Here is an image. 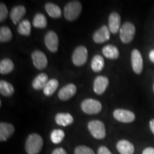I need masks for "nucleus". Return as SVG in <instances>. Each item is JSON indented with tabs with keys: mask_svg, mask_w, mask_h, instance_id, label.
I'll return each instance as SVG.
<instances>
[{
	"mask_svg": "<svg viewBox=\"0 0 154 154\" xmlns=\"http://www.w3.org/2000/svg\"><path fill=\"white\" fill-rule=\"evenodd\" d=\"M76 92V86L74 84H69L60 89L58 96L61 101H67L75 95Z\"/></svg>",
	"mask_w": 154,
	"mask_h": 154,
	"instance_id": "nucleus-13",
	"label": "nucleus"
},
{
	"mask_svg": "<svg viewBox=\"0 0 154 154\" xmlns=\"http://www.w3.org/2000/svg\"><path fill=\"white\" fill-rule=\"evenodd\" d=\"M81 109L87 114H96L101 111L102 105L98 100L86 99L81 103Z\"/></svg>",
	"mask_w": 154,
	"mask_h": 154,
	"instance_id": "nucleus-5",
	"label": "nucleus"
},
{
	"mask_svg": "<svg viewBox=\"0 0 154 154\" xmlns=\"http://www.w3.org/2000/svg\"><path fill=\"white\" fill-rule=\"evenodd\" d=\"M8 17V10L4 3L0 4V22H2Z\"/></svg>",
	"mask_w": 154,
	"mask_h": 154,
	"instance_id": "nucleus-31",
	"label": "nucleus"
},
{
	"mask_svg": "<svg viewBox=\"0 0 154 154\" xmlns=\"http://www.w3.org/2000/svg\"><path fill=\"white\" fill-rule=\"evenodd\" d=\"M12 38V33L10 29L6 26H2L0 28V42L5 43L10 41Z\"/></svg>",
	"mask_w": 154,
	"mask_h": 154,
	"instance_id": "nucleus-28",
	"label": "nucleus"
},
{
	"mask_svg": "<svg viewBox=\"0 0 154 154\" xmlns=\"http://www.w3.org/2000/svg\"><path fill=\"white\" fill-rule=\"evenodd\" d=\"M82 6L80 2L72 1L67 3L63 9V15L68 21L72 22L79 17L82 12Z\"/></svg>",
	"mask_w": 154,
	"mask_h": 154,
	"instance_id": "nucleus-2",
	"label": "nucleus"
},
{
	"mask_svg": "<svg viewBox=\"0 0 154 154\" xmlns=\"http://www.w3.org/2000/svg\"><path fill=\"white\" fill-rule=\"evenodd\" d=\"M55 121L59 126H67L74 122V118L69 113H59L56 115Z\"/></svg>",
	"mask_w": 154,
	"mask_h": 154,
	"instance_id": "nucleus-18",
	"label": "nucleus"
},
{
	"mask_svg": "<svg viewBox=\"0 0 154 154\" xmlns=\"http://www.w3.org/2000/svg\"><path fill=\"white\" fill-rule=\"evenodd\" d=\"M14 68V63L10 59H4L0 62V73L2 74H9L12 72Z\"/></svg>",
	"mask_w": 154,
	"mask_h": 154,
	"instance_id": "nucleus-24",
	"label": "nucleus"
},
{
	"mask_svg": "<svg viewBox=\"0 0 154 154\" xmlns=\"http://www.w3.org/2000/svg\"><path fill=\"white\" fill-rule=\"evenodd\" d=\"M49 77L45 73L38 74L32 82V86L35 90H41L45 87L46 84L49 82Z\"/></svg>",
	"mask_w": 154,
	"mask_h": 154,
	"instance_id": "nucleus-19",
	"label": "nucleus"
},
{
	"mask_svg": "<svg viewBox=\"0 0 154 154\" xmlns=\"http://www.w3.org/2000/svg\"><path fill=\"white\" fill-rule=\"evenodd\" d=\"M32 59L34 66L36 69H44L47 66L48 60L46 55L41 51L36 50L32 54Z\"/></svg>",
	"mask_w": 154,
	"mask_h": 154,
	"instance_id": "nucleus-10",
	"label": "nucleus"
},
{
	"mask_svg": "<svg viewBox=\"0 0 154 154\" xmlns=\"http://www.w3.org/2000/svg\"><path fill=\"white\" fill-rule=\"evenodd\" d=\"M149 59L152 62L154 63V49L151 50L149 53Z\"/></svg>",
	"mask_w": 154,
	"mask_h": 154,
	"instance_id": "nucleus-36",
	"label": "nucleus"
},
{
	"mask_svg": "<svg viewBox=\"0 0 154 154\" xmlns=\"http://www.w3.org/2000/svg\"><path fill=\"white\" fill-rule=\"evenodd\" d=\"M119 32L121 41L124 44H128L134 39L136 34V27L131 22H126L121 26Z\"/></svg>",
	"mask_w": 154,
	"mask_h": 154,
	"instance_id": "nucleus-3",
	"label": "nucleus"
},
{
	"mask_svg": "<svg viewBox=\"0 0 154 154\" xmlns=\"http://www.w3.org/2000/svg\"><path fill=\"white\" fill-rule=\"evenodd\" d=\"M109 79L103 76H99L94 79V91L96 94H103L109 86Z\"/></svg>",
	"mask_w": 154,
	"mask_h": 154,
	"instance_id": "nucleus-12",
	"label": "nucleus"
},
{
	"mask_svg": "<svg viewBox=\"0 0 154 154\" xmlns=\"http://www.w3.org/2000/svg\"><path fill=\"white\" fill-rule=\"evenodd\" d=\"M52 154H67V153L63 148H57L54 150Z\"/></svg>",
	"mask_w": 154,
	"mask_h": 154,
	"instance_id": "nucleus-33",
	"label": "nucleus"
},
{
	"mask_svg": "<svg viewBox=\"0 0 154 154\" xmlns=\"http://www.w3.org/2000/svg\"><path fill=\"white\" fill-rule=\"evenodd\" d=\"M111 32L109 26H102L101 28L96 30L93 35V39L96 44H102L107 42L110 38Z\"/></svg>",
	"mask_w": 154,
	"mask_h": 154,
	"instance_id": "nucleus-11",
	"label": "nucleus"
},
{
	"mask_svg": "<svg viewBox=\"0 0 154 154\" xmlns=\"http://www.w3.org/2000/svg\"><path fill=\"white\" fill-rule=\"evenodd\" d=\"M43 139L37 134H30L25 143V150L28 154H37L43 147Z\"/></svg>",
	"mask_w": 154,
	"mask_h": 154,
	"instance_id": "nucleus-1",
	"label": "nucleus"
},
{
	"mask_svg": "<svg viewBox=\"0 0 154 154\" xmlns=\"http://www.w3.org/2000/svg\"><path fill=\"white\" fill-rule=\"evenodd\" d=\"M74 154H95L91 148L86 146H79L74 150Z\"/></svg>",
	"mask_w": 154,
	"mask_h": 154,
	"instance_id": "nucleus-30",
	"label": "nucleus"
},
{
	"mask_svg": "<svg viewBox=\"0 0 154 154\" xmlns=\"http://www.w3.org/2000/svg\"><path fill=\"white\" fill-rule=\"evenodd\" d=\"M113 116L116 120L122 123H131L136 119V116L131 111L126 109H116L113 111Z\"/></svg>",
	"mask_w": 154,
	"mask_h": 154,
	"instance_id": "nucleus-8",
	"label": "nucleus"
},
{
	"mask_svg": "<svg viewBox=\"0 0 154 154\" xmlns=\"http://www.w3.org/2000/svg\"><path fill=\"white\" fill-rule=\"evenodd\" d=\"M88 58L87 49L84 46H79L74 49L72 54V61L77 66H83Z\"/></svg>",
	"mask_w": 154,
	"mask_h": 154,
	"instance_id": "nucleus-6",
	"label": "nucleus"
},
{
	"mask_svg": "<svg viewBox=\"0 0 154 154\" xmlns=\"http://www.w3.org/2000/svg\"><path fill=\"white\" fill-rule=\"evenodd\" d=\"M45 9L47 14L52 18L57 19L61 16V10L60 7L53 3H47L45 5Z\"/></svg>",
	"mask_w": 154,
	"mask_h": 154,
	"instance_id": "nucleus-21",
	"label": "nucleus"
},
{
	"mask_svg": "<svg viewBox=\"0 0 154 154\" xmlns=\"http://www.w3.org/2000/svg\"><path fill=\"white\" fill-rule=\"evenodd\" d=\"M31 29H32L31 23L27 19L21 21V22L19 24L18 29H17L19 34L23 36L30 35Z\"/></svg>",
	"mask_w": 154,
	"mask_h": 154,
	"instance_id": "nucleus-26",
	"label": "nucleus"
},
{
	"mask_svg": "<svg viewBox=\"0 0 154 154\" xmlns=\"http://www.w3.org/2000/svg\"><path fill=\"white\" fill-rule=\"evenodd\" d=\"M131 60L134 72L137 74H141L143 68V61L141 54L138 49H134L131 51Z\"/></svg>",
	"mask_w": 154,
	"mask_h": 154,
	"instance_id": "nucleus-7",
	"label": "nucleus"
},
{
	"mask_svg": "<svg viewBox=\"0 0 154 154\" xmlns=\"http://www.w3.org/2000/svg\"><path fill=\"white\" fill-rule=\"evenodd\" d=\"M65 136L64 131L61 129H55L51 133L50 138L54 143L58 144L62 141Z\"/></svg>",
	"mask_w": 154,
	"mask_h": 154,
	"instance_id": "nucleus-29",
	"label": "nucleus"
},
{
	"mask_svg": "<svg viewBox=\"0 0 154 154\" xmlns=\"http://www.w3.org/2000/svg\"><path fill=\"white\" fill-rule=\"evenodd\" d=\"M153 91H154V83H153Z\"/></svg>",
	"mask_w": 154,
	"mask_h": 154,
	"instance_id": "nucleus-37",
	"label": "nucleus"
},
{
	"mask_svg": "<svg viewBox=\"0 0 154 154\" xmlns=\"http://www.w3.org/2000/svg\"><path fill=\"white\" fill-rule=\"evenodd\" d=\"M25 14H26V9L24 6H16L11 10L10 18L14 24H17L21 22L20 20Z\"/></svg>",
	"mask_w": 154,
	"mask_h": 154,
	"instance_id": "nucleus-16",
	"label": "nucleus"
},
{
	"mask_svg": "<svg viewBox=\"0 0 154 154\" xmlns=\"http://www.w3.org/2000/svg\"><path fill=\"white\" fill-rule=\"evenodd\" d=\"M47 20L46 17L41 13H38L33 19V26L36 28L44 29L47 26Z\"/></svg>",
	"mask_w": 154,
	"mask_h": 154,
	"instance_id": "nucleus-27",
	"label": "nucleus"
},
{
	"mask_svg": "<svg viewBox=\"0 0 154 154\" xmlns=\"http://www.w3.org/2000/svg\"><path fill=\"white\" fill-rule=\"evenodd\" d=\"M109 29L112 34H116L121 29V17L118 13H111L109 17Z\"/></svg>",
	"mask_w": 154,
	"mask_h": 154,
	"instance_id": "nucleus-14",
	"label": "nucleus"
},
{
	"mask_svg": "<svg viewBox=\"0 0 154 154\" xmlns=\"http://www.w3.org/2000/svg\"><path fill=\"white\" fill-rule=\"evenodd\" d=\"M116 149L121 154H134V146L127 140H121L116 144Z\"/></svg>",
	"mask_w": 154,
	"mask_h": 154,
	"instance_id": "nucleus-17",
	"label": "nucleus"
},
{
	"mask_svg": "<svg viewBox=\"0 0 154 154\" xmlns=\"http://www.w3.org/2000/svg\"><path fill=\"white\" fill-rule=\"evenodd\" d=\"M149 126H150V128H151V131L153 132V134H154V119L150 121Z\"/></svg>",
	"mask_w": 154,
	"mask_h": 154,
	"instance_id": "nucleus-35",
	"label": "nucleus"
},
{
	"mask_svg": "<svg viewBox=\"0 0 154 154\" xmlns=\"http://www.w3.org/2000/svg\"><path fill=\"white\" fill-rule=\"evenodd\" d=\"M142 154H154V148L148 147L143 151Z\"/></svg>",
	"mask_w": 154,
	"mask_h": 154,
	"instance_id": "nucleus-34",
	"label": "nucleus"
},
{
	"mask_svg": "<svg viewBox=\"0 0 154 154\" xmlns=\"http://www.w3.org/2000/svg\"><path fill=\"white\" fill-rule=\"evenodd\" d=\"M98 154H112L109 149L106 146H101L98 149Z\"/></svg>",
	"mask_w": 154,
	"mask_h": 154,
	"instance_id": "nucleus-32",
	"label": "nucleus"
},
{
	"mask_svg": "<svg viewBox=\"0 0 154 154\" xmlns=\"http://www.w3.org/2000/svg\"><path fill=\"white\" fill-rule=\"evenodd\" d=\"M14 127L9 123L1 122L0 124V140L5 141L10 138L14 132Z\"/></svg>",
	"mask_w": 154,
	"mask_h": 154,
	"instance_id": "nucleus-15",
	"label": "nucleus"
},
{
	"mask_svg": "<svg viewBox=\"0 0 154 154\" xmlns=\"http://www.w3.org/2000/svg\"><path fill=\"white\" fill-rule=\"evenodd\" d=\"M88 128L91 134L96 139H103L106 136V128L102 121L93 120L88 122Z\"/></svg>",
	"mask_w": 154,
	"mask_h": 154,
	"instance_id": "nucleus-4",
	"label": "nucleus"
},
{
	"mask_svg": "<svg viewBox=\"0 0 154 154\" xmlns=\"http://www.w3.org/2000/svg\"><path fill=\"white\" fill-rule=\"evenodd\" d=\"M0 93L4 96L8 97L14 93V88L10 83L6 81H0Z\"/></svg>",
	"mask_w": 154,
	"mask_h": 154,
	"instance_id": "nucleus-22",
	"label": "nucleus"
},
{
	"mask_svg": "<svg viewBox=\"0 0 154 154\" xmlns=\"http://www.w3.org/2000/svg\"><path fill=\"white\" fill-rule=\"evenodd\" d=\"M91 66L94 72H99L104 67V59L101 55H95L91 60Z\"/></svg>",
	"mask_w": 154,
	"mask_h": 154,
	"instance_id": "nucleus-23",
	"label": "nucleus"
},
{
	"mask_svg": "<svg viewBox=\"0 0 154 154\" xmlns=\"http://www.w3.org/2000/svg\"><path fill=\"white\" fill-rule=\"evenodd\" d=\"M102 53L108 59H116L119 57V51L118 48L113 45L105 46L102 49Z\"/></svg>",
	"mask_w": 154,
	"mask_h": 154,
	"instance_id": "nucleus-20",
	"label": "nucleus"
},
{
	"mask_svg": "<svg viewBox=\"0 0 154 154\" xmlns=\"http://www.w3.org/2000/svg\"><path fill=\"white\" fill-rule=\"evenodd\" d=\"M44 43L46 47L51 52L55 53L58 50L59 46V38L57 34L53 31H49L44 36Z\"/></svg>",
	"mask_w": 154,
	"mask_h": 154,
	"instance_id": "nucleus-9",
	"label": "nucleus"
},
{
	"mask_svg": "<svg viewBox=\"0 0 154 154\" xmlns=\"http://www.w3.org/2000/svg\"><path fill=\"white\" fill-rule=\"evenodd\" d=\"M58 86H59V82H58V80L55 79H50L47 82L45 87L44 88V94L47 96H51L57 91Z\"/></svg>",
	"mask_w": 154,
	"mask_h": 154,
	"instance_id": "nucleus-25",
	"label": "nucleus"
}]
</instances>
